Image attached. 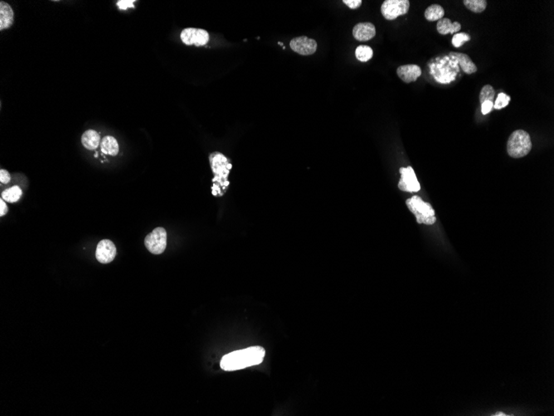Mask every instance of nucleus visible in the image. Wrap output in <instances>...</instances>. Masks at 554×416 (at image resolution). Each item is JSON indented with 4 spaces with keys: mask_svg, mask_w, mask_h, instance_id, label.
Here are the masks:
<instances>
[{
    "mask_svg": "<svg viewBox=\"0 0 554 416\" xmlns=\"http://www.w3.org/2000/svg\"><path fill=\"white\" fill-rule=\"evenodd\" d=\"M182 42L186 45L204 46L209 41V34L204 30L188 28L183 30L180 34Z\"/></svg>",
    "mask_w": 554,
    "mask_h": 416,
    "instance_id": "7",
    "label": "nucleus"
},
{
    "mask_svg": "<svg viewBox=\"0 0 554 416\" xmlns=\"http://www.w3.org/2000/svg\"><path fill=\"white\" fill-rule=\"evenodd\" d=\"M22 190L20 188L19 186H15L2 191L1 196H2V200L6 201V202L15 203V202L19 200V198L22 196Z\"/></svg>",
    "mask_w": 554,
    "mask_h": 416,
    "instance_id": "19",
    "label": "nucleus"
},
{
    "mask_svg": "<svg viewBox=\"0 0 554 416\" xmlns=\"http://www.w3.org/2000/svg\"><path fill=\"white\" fill-rule=\"evenodd\" d=\"M355 56L359 61L366 62L374 56L373 49L367 45H359L355 50Z\"/></svg>",
    "mask_w": 554,
    "mask_h": 416,
    "instance_id": "20",
    "label": "nucleus"
},
{
    "mask_svg": "<svg viewBox=\"0 0 554 416\" xmlns=\"http://www.w3.org/2000/svg\"><path fill=\"white\" fill-rule=\"evenodd\" d=\"M210 164L213 170V173L216 174V178L213 180H217V182L223 186H228L227 180V174L229 173V170L227 168V160L223 154L219 152H214L210 154Z\"/></svg>",
    "mask_w": 554,
    "mask_h": 416,
    "instance_id": "6",
    "label": "nucleus"
},
{
    "mask_svg": "<svg viewBox=\"0 0 554 416\" xmlns=\"http://www.w3.org/2000/svg\"><path fill=\"white\" fill-rule=\"evenodd\" d=\"M444 15V8L439 4L431 5V6L427 8L425 11L426 20H428L430 22L439 21L440 20L443 18Z\"/></svg>",
    "mask_w": 554,
    "mask_h": 416,
    "instance_id": "18",
    "label": "nucleus"
},
{
    "mask_svg": "<svg viewBox=\"0 0 554 416\" xmlns=\"http://www.w3.org/2000/svg\"><path fill=\"white\" fill-rule=\"evenodd\" d=\"M437 30L440 34L447 35L449 34H455L462 30V25L458 22H452L450 18H443L437 22Z\"/></svg>",
    "mask_w": 554,
    "mask_h": 416,
    "instance_id": "15",
    "label": "nucleus"
},
{
    "mask_svg": "<svg viewBox=\"0 0 554 416\" xmlns=\"http://www.w3.org/2000/svg\"><path fill=\"white\" fill-rule=\"evenodd\" d=\"M147 250L153 254H161L167 246V232L164 228L158 227L147 235L144 240Z\"/></svg>",
    "mask_w": 554,
    "mask_h": 416,
    "instance_id": "4",
    "label": "nucleus"
},
{
    "mask_svg": "<svg viewBox=\"0 0 554 416\" xmlns=\"http://www.w3.org/2000/svg\"><path fill=\"white\" fill-rule=\"evenodd\" d=\"M101 152L105 154L115 156L119 153V144L115 138L107 136L100 142Z\"/></svg>",
    "mask_w": 554,
    "mask_h": 416,
    "instance_id": "17",
    "label": "nucleus"
},
{
    "mask_svg": "<svg viewBox=\"0 0 554 416\" xmlns=\"http://www.w3.org/2000/svg\"><path fill=\"white\" fill-rule=\"evenodd\" d=\"M408 210L415 216L418 224L432 226L437 221L434 208L432 204L423 200L418 196H414L406 201Z\"/></svg>",
    "mask_w": 554,
    "mask_h": 416,
    "instance_id": "2",
    "label": "nucleus"
},
{
    "mask_svg": "<svg viewBox=\"0 0 554 416\" xmlns=\"http://www.w3.org/2000/svg\"><path fill=\"white\" fill-rule=\"evenodd\" d=\"M449 56L451 58L454 59L459 64L465 74H469L470 75V74H473L477 72V66L467 54L452 52H450Z\"/></svg>",
    "mask_w": 554,
    "mask_h": 416,
    "instance_id": "13",
    "label": "nucleus"
},
{
    "mask_svg": "<svg viewBox=\"0 0 554 416\" xmlns=\"http://www.w3.org/2000/svg\"><path fill=\"white\" fill-rule=\"evenodd\" d=\"M354 38L359 42H367L376 35V28L372 22H359L353 30Z\"/></svg>",
    "mask_w": 554,
    "mask_h": 416,
    "instance_id": "11",
    "label": "nucleus"
},
{
    "mask_svg": "<svg viewBox=\"0 0 554 416\" xmlns=\"http://www.w3.org/2000/svg\"><path fill=\"white\" fill-rule=\"evenodd\" d=\"M397 74L406 84H410L418 80L422 75V69L416 64L403 65L397 69Z\"/></svg>",
    "mask_w": 554,
    "mask_h": 416,
    "instance_id": "12",
    "label": "nucleus"
},
{
    "mask_svg": "<svg viewBox=\"0 0 554 416\" xmlns=\"http://www.w3.org/2000/svg\"><path fill=\"white\" fill-rule=\"evenodd\" d=\"M463 2L468 10L476 14L484 12L487 7L486 0H464Z\"/></svg>",
    "mask_w": 554,
    "mask_h": 416,
    "instance_id": "21",
    "label": "nucleus"
},
{
    "mask_svg": "<svg viewBox=\"0 0 554 416\" xmlns=\"http://www.w3.org/2000/svg\"><path fill=\"white\" fill-rule=\"evenodd\" d=\"M494 109V102H490V100H486L485 102L481 104V112L483 115H486L488 113L491 112V110Z\"/></svg>",
    "mask_w": 554,
    "mask_h": 416,
    "instance_id": "25",
    "label": "nucleus"
},
{
    "mask_svg": "<svg viewBox=\"0 0 554 416\" xmlns=\"http://www.w3.org/2000/svg\"><path fill=\"white\" fill-rule=\"evenodd\" d=\"M470 40H471V36L469 34H467L466 32H457L453 35L452 45L455 48H460L464 44L465 42H469Z\"/></svg>",
    "mask_w": 554,
    "mask_h": 416,
    "instance_id": "23",
    "label": "nucleus"
},
{
    "mask_svg": "<svg viewBox=\"0 0 554 416\" xmlns=\"http://www.w3.org/2000/svg\"><path fill=\"white\" fill-rule=\"evenodd\" d=\"M344 4L351 10H357L362 5V0H344Z\"/></svg>",
    "mask_w": 554,
    "mask_h": 416,
    "instance_id": "27",
    "label": "nucleus"
},
{
    "mask_svg": "<svg viewBox=\"0 0 554 416\" xmlns=\"http://www.w3.org/2000/svg\"><path fill=\"white\" fill-rule=\"evenodd\" d=\"M13 22V11L7 2H0V30H6Z\"/></svg>",
    "mask_w": 554,
    "mask_h": 416,
    "instance_id": "14",
    "label": "nucleus"
},
{
    "mask_svg": "<svg viewBox=\"0 0 554 416\" xmlns=\"http://www.w3.org/2000/svg\"><path fill=\"white\" fill-rule=\"evenodd\" d=\"M135 1L134 0H120L117 2V6L120 8V10H127L128 8H134V2Z\"/></svg>",
    "mask_w": 554,
    "mask_h": 416,
    "instance_id": "26",
    "label": "nucleus"
},
{
    "mask_svg": "<svg viewBox=\"0 0 554 416\" xmlns=\"http://www.w3.org/2000/svg\"><path fill=\"white\" fill-rule=\"evenodd\" d=\"M401 174V179L398 183V188L402 191L405 192H418L421 190V186L418 182V178L415 172L411 166L402 167L399 170Z\"/></svg>",
    "mask_w": 554,
    "mask_h": 416,
    "instance_id": "8",
    "label": "nucleus"
},
{
    "mask_svg": "<svg viewBox=\"0 0 554 416\" xmlns=\"http://www.w3.org/2000/svg\"><path fill=\"white\" fill-rule=\"evenodd\" d=\"M116 256V248L114 242L109 240H103L99 242L95 250V258L100 264H109L115 260Z\"/></svg>",
    "mask_w": 554,
    "mask_h": 416,
    "instance_id": "10",
    "label": "nucleus"
},
{
    "mask_svg": "<svg viewBox=\"0 0 554 416\" xmlns=\"http://www.w3.org/2000/svg\"><path fill=\"white\" fill-rule=\"evenodd\" d=\"M266 350L261 346H252L225 355L221 360V368L227 372L241 370L259 365L263 362Z\"/></svg>",
    "mask_w": 554,
    "mask_h": 416,
    "instance_id": "1",
    "label": "nucleus"
},
{
    "mask_svg": "<svg viewBox=\"0 0 554 416\" xmlns=\"http://www.w3.org/2000/svg\"><path fill=\"white\" fill-rule=\"evenodd\" d=\"M511 96L506 95V93H500L496 98V100L494 102V108L496 110H501L509 105L511 102Z\"/></svg>",
    "mask_w": 554,
    "mask_h": 416,
    "instance_id": "24",
    "label": "nucleus"
},
{
    "mask_svg": "<svg viewBox=\"0 0 554 416\" xmlns=\"http://www.w3.org/2000/svg\"><path fill=\"white\" fill-rule=\"evenodd\" d=\"M410 8L408 0H386L383 2L381 12L387 20H394L408 14Z\"/></svg>",
    "mask_w": 554,
    "mask_h": 416,
    "instance_id": "5",
    "label": "nucleus"
},
{
    "mask_svg": "<svg viewBox=\"0 0 554 416\" xmlns=\"http://www.w3.org/2000/svg\"><path fill=\"white\" fill-rule=\"evenodd\" d=\"M532 149L530 136L524 130H516L511 134L507 142L509 156L515 159L527 156Z\"/></svg>",
    "mask_w": 554,
    "mask_h": 416,
    "instance_id": "3",
    "label": "nucleus"
},
{
    "mask_svg": "<svg viewBox=\"0 0 554 416\" xmlns=\"http://www.w3.org/2000/svg\"><path fill=\"white\" fill-rule=\"evenodd\" d=\"M81 143L85 149L95 150L100 143V134L94 130H86L81 136Z\"/></svg>",
    "mask_w": 554,
    "mask_h": 416,
    "instance_id": "16",
    "label": "nucleus"
},
{
    "mask_svg": "<svg viewBox=\"0 0 554 416\" xmlns=\"http://www.w3.org/2000/svg\"><path fill=\"white\" fill-rule=\"evenodd\" d=\"M0 216H3L7 213V206L2 198L0 200Z\"/></svg>",
    "mask_w": 554,
    "mask_h": 416,
    "instance_id": "29",
    "label": "nucleus"
},
{
    "mask_svg": "<svg viewBox=\"0 0 554 416\" xmlns=\"http://www.w3.org/2000/svg\"><path fill=\"white\" fill-rule=\"evenodd\" d=\"M10 180H11V176H10L9 173L5 170H0V182H1V183L7 184L10 182Z\"/></svg>",
    "mask_w": 554,
    "mask_h": 416,
    "instance_id": "28",
    "label": "nucleus"
},
{
    "mask_svg": "<svg viewBox=\"0 0 554 416\" xmlns=\"http://www.w3.org/2000/svg\"><path fill=\"white\" fill-rule=\"evenodd\" d=\"M495 96H496V90L494 89L493 86L491 85H486L482 88L480 93V102L482 104L486 100L494 102Z\"/></svg>",
    "mask_w": 554,
    "mask_h": 416,
    "instance_id": "22",
    "label": "nucleus"
},
{
    "mask_svg": "<svg viewBox=\"0 0 554 416\" xmlns=\"http://www.w3.org/2000/svg\"><path fill=\"white\" fill-rule=\"evenodd\" d=\"M291 48L303 56H309L315 54L317 50V42L310 38L301 36L295 38L290 42Z\"/></svg>",
    "mask_w": 554,
    "mask_h": 416,
    "instance_id": "9",
    "label": "nucleus"
}]
</instances>
